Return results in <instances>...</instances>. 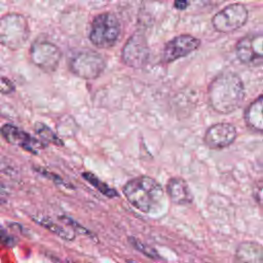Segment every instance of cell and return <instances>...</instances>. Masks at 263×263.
<instances>
[{"label":"cell","mask_w":263,"mask_h":263,"mask_svg":"<svg viewBox=\"0 0 263 263\" xmlns=\"http://www.w3.org/2000/svg\"><path fill=\"white\" fill-rule=\"evenodd\" d=\"M129 242L130 245L136 249L138 250L139 252L143 253L145 256L151 258V259H158L159 256H158V253L151 247L143 243L141 240H139L138 238H135V237H129Z\"/></svg>","instance_id":"cell-19"},{"label":"cell","mask_w":263,"mask_h":263,"mask_svg":"<svg viewBox=\"0 0 263 263\" xmlns=\"http://www.w3.org/2000/svg\"><path fill=\"white\" fill-rule=\"evenodd\" d=\"M166 193L171 201L178 205H186L193 200L189 185L180 177H174L168 180L166 184Z\"/></svg>","instance_id":"cell-13"},{"label":"cell","mask_w":263,"mask_h":263,"mask_svg":"<svg viewBox=\"0 0 263 263\" xmlns=\"http://www.w3.org/2000/svg\"><path fill=\"white\" fill-rule=\"evenodd\" d=\"M82 177L95 188H97L98 191H100L102 194H104L105 196L109 197V198H114L116 196H118V192L114 189L111 188L108 184H106L105 182L101 181L95 174L90 173V172H83L82 173Z\"/></svg>","instance_id":"cell-17"},{"label":"cell","mask_w":263,"mask_h":263,"mask_svg":"<svg viewBox=\"0 0 263 263\" xmlns=\"http://www.w3.org/2000/svg\"><path fill=\"white\" fill-rule=\"evenodd\" d=\"M35 220H36V223L40 224L42 227L46 228L47 230H49L50 232L54 233L55 235H58L59 237H61L64 240L70 241V240H73L75 238V236H76L74 230L66 229L62 225L53 222L51 219H49L47 217H43V218L35 219Z\"/></svg>","instance_id":"cell-16"},{"label":"cell","mask_w":263,"mask_h":263,"mask_svg":"<svg viewBox=\"0 0 263 263\" xmlns=\"http://www.w3.org/2000/svg\"><path fill=\"white\" fill-rule=\"evenodd\" d=\"M35 133L37 134L39 139H41L46 144L51 143V144H54L58 146L64 145L63 141L58 137V135H55L47 125H45L41 122H38L35 124Z\"/></svg>","instance_id":"cell-18"},{"label":"cell","mask_w":263,"mask_h":263,"mask_svg":"<svg viewBox=\"0 0 263 263\" xmlns=\"http://www.w3.org/2000/svg\"><path fill=\"white\" fill-rule=\"evenodd\" d=\"M245 121L252 130L263 133V95L248 106L245 112Z\"/></svg>","instance_id":"cell-14"},{"label":"cell","mask_w":263,"mask_h":263,"mask_svg":"<svg viewBox=\"0 0 263 263\" xmlns=\"http://www.w3.org/2000/svg\"><path fill=\"white\" fill-rule=\"evenodd\" d=\"M149 59V47L141 33H134L121 50V61L130 68H142Z\"/></svg>","instance_id":"cell-9"},{"label":"cell","mask_w":263,"mask_h":263,"mask_svg":"<svg viewBox=\"0 0 263 263\" xmlns=\"http://www.w3.org/2000/svg\"><path fill=\"white\" fill-rule=\"evenodd\" d=\"M70 71L83 79H96L104 72L106 61L102 54L91 49H80L72 52L68 59Z\"/></svg>","instance_id":"cell-5"},{"label":"cell","mask_w":263,"mask_h":263,"mask_svg":"<svg viewBox=\"0 0 263 263\" xmlns=\"http://www.w3.org/2000/svg\"><path fill=\"white\" fill-rule=\"evenodd\" d=\"M188 6V2L187 0H175V7L177 9H185Z\"/></svg>","instance_id":"cell-25"},{"label":"cell","mask_w":263,"mask_h":263,"mask_svg":"<svg viewBox=\"0 0 263 263\" xmlns=\"http://www.w3.org/2000/svg\"><path fill=\"white\" fill-rule=\"evenodd\" d=\"M15 90L14 83L7 77L0 76V93L9 95Z\"/></svg>","instance_id":"cell-20"},{"label":"cell","mask_w":263,"mask_h":263,"mask_svg":"<svg viewBox=\"0 0 263 263\" xmlns=\"http://www.w3.org/2000/svg\"><path fill=\"white\" fill-rule=\"evenodd\" d=\"M234 125L228 122H219L211 125L204 133L203 142L210 149H223L230 146L236 139Z\"/></svg>","instance_id":"cell-12"},{"label":"cell","mask_w":263,"mask_h":263,"mask_svg":"<svg viewBox=\"0 0 263 263\" xmlns=\"http://www.w3.org/2000/svg\"><path fill=\"white\" fill-rule=\"evenodd\" d=\"M7 195V191H6V188L5 186L0 182V204L4 203L6 201L5 197Z\"/></svg>","instance_id":"cell-24"},{"label":"cell","mask_w":263,"mask_h":263,"mask_svg":"<svg viewBox=\"0 0 263 263\" xmlns=\"http://www.w3.org/2000/svg\"><path fill=\"white\" fill-rule=\"evenodd\" d=\"M30 37L27 18L16 12H9L0 17V44L10 50L23 47Z\"/></svg>","instance_id":"cell-3"},{"label":"cell","mask_w":263,"mask_h":263,"mask_svg":"<svg viewBox=\"0 0 263 263\" xmlns=\"http://www.w3.org/2000/svg\"><path fill=\"white\" fill-rule=\"evenodd\" d=\"M29 55L32 63L46 73H52L59 67L62 51L52 42L47 40H36L32 43Z\"/></svg>","instance_id":"cell-7"},{"label":"cell","mask_w":263,"mask_h":263,"mask_svg":"<svg viewBox=\"0 0 263 263\" xmlns=\"http://www.w3.org/2000/svg\"><path fill=\"white\" fill-rule=\"evenodd\" d=\"M0 135L7 143L18 146L34 154L38 153L39 150L44 149L47 146V144L41 139H36L30 134L10 123H5L0 127Z\"/></svg>","instance_id":"cell-11"},{"label":"cell","mask_w":263,"mask_h":263,"mask_svg":"<svg viewBox=\"0 0 263 263\" xmlns=\"http://www.w3.org/2000/svg\"><path fill=\"white\" fill-rule=\"evenodd\" d=\"M238 61L247 66L263 63V33H253L241 37L235 45Z\"/></svg>","instance_id":"cell-8"},{"label":"cell","mask_w":263,"mask_h":263,"mask_svg":"<svg viewBox=\"0 0 263 263\" xmlns=\"http://www.w3.org/2000/svg\"><path fill=\"white\" fill-rule=\"evenodd\" d=\"M13 237H10L9 235H7L6 233H3V232H1L0 231V240H2V241H4V245H9V246H11V245H13V242H12V239Z\"/></svg>","instance_id":"cell-23"},{"label":"cell","mask_w":263,"mask_h":263,"mask_svg":"<svg viewBox=\"0 0 263 263\" xmlns=\"http://www.w3.org/2000/svg\"><path fill=\"white\" fill-rule=\"evenodd\" d=\"M249 12L241 3H232L219 10L212 18L214 29L220 33H231L247 23Z\"/></svg>","instance_id":"cell-6"},{"label":"cell","mask_w":263,"mask_h":263,"mask_svg":"<svg viewBox=\"0 0 263 263\" xmlns=\"http://www.w3.org/2000/svg\"><path fill=\"white\" fill-rule=\"evenodd\" d=\"M254 198L257 203L263 209V181L259 182L254 188Z\"/></svg>","instance_id":"cell-21"},{"label":"cell","mask_w":263,"mask_h":263,"mask_svg":"<svg viewBox=\"0 0 263 263\" xmlns=\"http://www.w3.org/2000/svg\"><path fill=\"white\" fill-rule=\"evenodd\" d=\"M235 258L240 262H262L263 248L254 241L241 242L236 249Z\"/></svg>","instance_id":"cell-15"},{"label":"cell","mask_w":263,"mask_h":263,"mask_svg":"<svg viewBox=\"0 0 263 263\" xmlns=\"http://www.w3.org/2000/svg\"><path fill=\"white\" fill-rule=\"evenodd\" d=\"M36 171L37 172H39V174H41V175H43L44 177H46V178H48V179H51V180H53V182H55L57 184H60V185H66V183L64 182V180L61 178V177H59L58 175H54L53 173H50V172H48V171H45V170H43V168H36Z\"/></svg>","instance_id":"cell-22"},{"label":"cell","mask_w":263,"mask_h":263,"mask_svg":"<svg viewBox=\"0 0 263 263\" xmlns=\"http://www.w3.org/2000/svg\"><path fill=\"white\" fill-rule=\"evenodd\" d=\"M104 1H111V0H104Z\"/></svg>","instance_id":"cell-26"},{"label":"cell","mask_w":263,"mask_h":263,"mask_svg":"<svg viewBox=\"0 0 263 263\" xmlns=\"http://www.w3.org/2000/svg\"><path fill=\"white\" fill-rule=\"evenodd\" d=\"M200 45V40L189 34H182L174 37L163 47L162 50V61L163 63H172L181 58H184L194 50H196Z\"/></svg>","instance_id":"cell-10"},{"label":"cell","mask_w":263,"mask_h":263,"mask_svg":"<svg viewBox=\"0 0 263 263\" xmlns=\"http://www.w3.org/2000/svg\"><path fill=\"white\" fill-rule=\"evenodd\" d=\"M211 107L222 114L236 110L243 101L245 86L241 78L233 72L218 74L208 90Z\"/></svg>","instance_id":"cell-1"},{"label":"cell","mask_w":263,"mask_h":263,"mask_svg":"<svg viewBox=\"0 0 263 263\" xmlns=\"http://www.w3.org/2000/svg\"><path fill=\"white\" fill-rule=\"evenodd\" d=\"M122 193L134 208L144 214L159 213L165 201L162 186L148 176L129 180L122 187Z\"/></svg>","instance_id":"cell-2"},{"label":"cell","mask_w":263,"mask_h":263,"mask_svg":"<svg viewBox=\"0 0 263 263\" xmlns=\"http://www.w3.org/2000/svg\"><path fill=\"white\" fill-rule=\"evenodd\" d=\"M120 23L115 14L103 12L95 16L90 24L88 38L98 48H111L119 39Z\"/></svg>","instance_id":"cell-4"}]
</instances>
